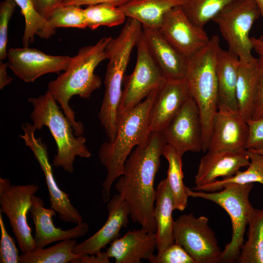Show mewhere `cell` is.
<instances>
[{
	"instance_id": "cell-47",
	"label": "cell",
	"mask_w": 263,
	"mask_h": 263,
	"mask_svg": "<svg viewBox=\"0 0 263 263\" xmlns=\"http://www.w3.org/2000/svg\"><path fill=\"white\" fill-rule=\"evenodd\" d=\"M258 38L263 41V34Z\"/></svg>"
},
{
	"instance_id": "cell-26",
	"label": "cell",
	"mask_w": 263,
	"mask_h": 263,
	"mask_svg": "<svg viewBox=\"0 0 263 263\" xmlns=\"http://www.w3.org/2000/svg\"><path fill=\"white\" fill-rule=\"evenodd\" d=\"M259 83L258 59L241 63L238 68L236 97L238 113L245 120L251 118L257 98Z\"/></svg>"
},
{
	"instance_id": "cell-5",
	"label": "cell",
	"mask_w": 263,
	"mask_h": 263,
	"mask_svg": "<svg viewBox=\"0 0 263 263\" xmlns=\"http://www.w3.org/2000/svg\"><path fill=\"white\" fill-rule=\"evenodd\" d=\"M28 101L33 106L30 118L33 127L37 130L47 127L56 142L57 152L53 166L73 172L76 156L89 158L91 156L85 145L86 139L82 135H74L70 121L48 90L38 97L29 98Z\"/></svg>"
},
{
	"instance_id": "cell-3",
	"label": "cell",
	"mask_w": 263,
	"mask_h": 263,
	"mask_svg": "<svg viewBox=\"0 0 263 263\" xmlns=\"http://www.w3.org/2000/svg\"><path fill=\"white\" fill-rule=\"evenodd\" d=\"M109 38L103 37L94 44L80 48L72 57L67 69L48 83V90L60 105L76 136L83 134L84 127L81 122L76 121L75 113L69 102L75 95L89 98L94 91L100 88L101 80L94 74V70L107 59L105 47Z\"/></svg>"
},
{
	"instance_id": "cell-11",
	"label": "cell",
	"mask_w": 263,
	"mask_h": 263,
	"mask_svg": "<svg viewBox=\"0 0 263 263\" xmlns=\"http://www.w3.org/2000/svg\"><path fill=\"white\" fill-rule=\"evenodd\" d=\"M136 47L134 69L131 75L124 76L119 115L142 102L167 79L150 55L143 34Z\"/></svg>"
},
{
	"instance_id": "cell-24",
	"label": "cell",
	"mask_w": 263,
	"mask_h": 263,
	"mask_svg": "<svg viewBox=\"0 0 263 263\" xmlns=\"http://www.w3.org/2000/svg\"><path fill=\"white\" fill-rule=\"evenodd\" d=\"M240 60L229 50L221 48L217 64L218 108L238 112L236 90Z\"/></svg>"
},
{
	"instance_id": "cell-14",
	"label": "cell",
	"mask_w": 263,
	"mask_h": 263,
	"mask_svg": "<svg viewBox=\"0 0 263 263\" xmlns=\"http://www.w3.org/2000/svg\"><path fill=\"white\" fill-rule=\"evenodd\" d=\"M8 67L20 80L33 82L49 73L59 74L68 68L72 57L51 56L28 47L10 48L7 52Z\"/></svg>"
},
{
	"instance_id": "cell-40",
	"label": "cell",
	"mask_w": 263,
	"mask_h": 263,
	"mask_svg": "<svg viewBox=\"0 0 263 263\" xmlns=\"http://www.w3.org/2000/svg\"><path fill=\"white\" fill-rule=\"evenodd\" d=\"M65 0H32L38 13L48 20L52 12L63 4Z\"/></svg>"
},
{
	"instance_id": "cell-8",
	"label": "cell",
	"mask_w": 263,
	"mask_h": 263,
	"mask_svg": "<svg viewBox=\"0 0 263 263\" xmlns=\"http://www.w3.org/2000/svg\"><path fill=\"white\" fill-rule=\"evenodd\" d=\"M261 16L254 0H237L227 5L212 20L219 27L228 50L241 63L256 58L252 55L253 45L249 37L254 22Z\"/></svg>"
},
{
	"instance_id": "cell-15",
	"label": "cell",
	"mask_w": 263,
	"mask_h": 263,
	"mask_svg": "<svg viewBox=\"0 0 263 263\" xmlns=\"http://www.w3.org/2000/svg\"><path fill=\"white\" fill-rule=\"evenodd\" d=\"M159 30L188 58L204 48L210 40L204 28L190 21L181 6L173 8L167 14Z\"/></svg>"
},
{
	"instance_id": "cell-16",
	"label": "cell",
	"mask_w": 263,
	"mask_h": 263,
	"mask_svg": "<svg viewBox=\"0 0 263 263\" xmlns=\"http://www.w3.org/2000/svg\"><path fill=\"white\" fill-rule=\"evenodd\" d=\"M191 97L186 78L167 79L157 89L150 109V132L162 131Z\"/></svg>"
},
{
	"instance_id": "cell-31",
	"label": "cell",
	"mask_w": 263,
	"mask_h": 263,
	"mask_svg": "<svg viewBox=\"0 0 263 263\" xmlns=\"http://www.w3.org/2000/svg\"><path fill=\"white\" fill-rule=\"evenodd\" d=\"M250 163L246 170H239L234 175L216 180L214 182L199 187L192 188L193 190H201L206 192H215L222 190L223 185L227 183L246 184L259 183L263 185V155L247 150Z\"/></svg>"
},
{
	"instance_id": "cell-37",
	"label": "cell",
	"mask_w": 263,
	"mask_h": 263,
	"mask_svg": "<svg viewBox=\"0 0 263 263\" xmlns=\"http://www.w3.org/2000/svg\"><path fill=\"white\" fill-rule=\"evenodd\" d=\"M0 228L1 238L0 241V263H19V251L14 239L9 235L3 222L1 213L0 212Z\"/></svg>"
},
{
	"instance_id": "cell-18",
	"label": "cell",
	"mask_w": 263,
	"mask_h": 263,
	"mask_svg": "<svg viewBox=\"0 0 263 263\" xmlns=\"http://www.w3.org/2000/svg\"><path fill=\"white\" fill-rule=\"evenodd\" d=\"M107 208L108 217L105 224L92 236L77 244L73 250L74 253L81 256L99 253L107 244L118 238L121 228L127 226L130 209L118 193L109 201Z\"/></svg>"
},
{
	"instance_id": "cell-28",
	"label": "cell",
	"mask_w": 263,
	"mask_h": 263,
	"mask_svg": "<svg viewBox=\"0 0 263 263\" xmlns=\"http://www.w3.org/2000/svg\"><path fill=\"white\" fill-rule=\"evenodd\" d=\"M248 225L247 239L241 247L237 262L263 263V209H255Z\"/></svg>"
},
{
	"instance_id": "cell-10",
	"label": "cell",
	"mask_w": 263,
	"mask_h": 263,
	"mask_svg": "<svg viewBox=\"0 0 263 263\" xmlns=\"http://www.w3.org/2000/svg\"><path fill=\"white\" fill-rule=\"evenodd\" d=\"M175 243L181 246L196 263L220 262L222 251L214 232L204 216L183 214L174 222Z\"/></svg>"
},
{
	"instance_id": "cell-23",
	"label": "cell",
	"mask_w": 263,
	"mask_h": 263,
	"mask_svg": "<svg viewBox=\"0 0 263 263\" xmlns=\"http://www.w3.org/2000/svg\"><path fill=\"white\" fill-rule=\"evenodd\" d=\"M173 200L167 178L158 184L155 194L154 217L156 225V249L161 253L175 243L172 213Z\"/></svg>"
},
{
	"instance_id": "cell-41",
	"label": "cell",
	"mask_w": 263,
	"mask_h": 263,
	"mask_svg": "<svg viewBox=\"0 0 263 263\" xmlns=\"http://www.w3.org/2000/svg\"><path fill=\"white\" fill-rule=\"evenodd\" d=\"M130 0H65L62 5H75L77 6L90 5L98 4H108L120 7Z\"/></svg>"
},
{
	"instance_id": "cell-19",
	"label": "cell",
	"mask_w": 263,
	"mask_h": 263,
	"mask_svg": "<svg viewBox=\"0 0 263 263\" xmlns=\"http://www.w3.org/2000/svg\"><path fill=\"white\" fill-rule=\"evenodd\" d=\"M250 163L245 149L235 150L207 151L200 160L195 176V187L211 184L219 177H231Z\"/></svg>"
},
{
	"instance_id": "cell-39",
	"label": "cell",
	"mask_w": 263,
	"mask_h": 263,
	"mask_svg": "<svg viewBox=\"0 0 263 263\" xmlns=\"http://www.w3.org/2000/svg\"><path fill=\"white\" fill-rule=\"evenodd\" d=\"M258 59L259 83L256 103L251 119H263V56Z\"/></svg>"
},
{
	"instance_id": "cell-46",
	"label": "cell",
	"mask_w": 263,
	"mask_h": 263,
	"mask_svg": "<svg viewBox=\"0 0 263 263\" xmlns=\"http://www.w3.org/2000/svg\"><path fill=\"white\" fill-rule=\"evenodd\" d=\"M252 150L253 151H255L256 152H257L263 155V148L261 149H259V150Z\"/></svg>"
},
{
	"instance_id": "cell-4",
	"label": "cell",
	"mask_w": 263,
	"mask_h": 263,
	"mask_svg": "<svg viewBox=\"0 0 263 263\" xmlns=\"http://www.w3.org/2000/svg\"><path fill=\"white\" fill-rule=\"evenodd\" d=\"M157 89L143 101L120 113L114 140L104 142L99 149V160L107 170L102 184L104 202L110 200L112 186L122 174L124 164L132 149L145 143L150 136V112Z\"/></svg>"
},
{
	"instance_id": "cell-21",
	"label": "cell",
	"mask_w": 263,
	"mask_h": 263,
	"mask_svg": "<svg viewBox=\"0 0 263 263\" xmlns=\"http://www.w3.org/2000/svg\"><path fill=\"white\" fill-rule=\"evenodd\" d=\"M142 26L143 35L149 51L166 78L185 79L188 58L172 45L159 29Z\"/></svg>"
},
{
	"instance_id": "cell-33",
	"label": "cell",
	"mask_w": 263,
	"mask_h": 263,
	"mask_svg": "<svg viewBox=\"0 0 263 263\" xmlns=\"http://www.w3.org/2000/svg\"><path fill=\"white\" fill-rule=\"evenodd\" d=\"M84 13L87 27L91 30L101 26H118L124 23L126 18L118 7L108 4L88 5L84 9Z\"/></svg>"
},
{
	"instance_id": "cell-25",
	"label": "cell",
	"mask_w": 263,
	"mask_h": 263,
	"mask_svg": "<svg viewBox=\"0 0 263 263\" xmlns=\"http://www.w3.org/2000/svg\"><path fill=\"white\" fill-rule=\"evenodd\" d=\"M186 0H130L118 7L127 18L139 21L143 26L159 29L165 16Z\"/></svg>"
},
{
	"instance_id": "cell-17",
	"label": "cell",
	"mask_w": 263,
	"mask_h": 263,
	"mask_svg": "<svg viewBox=\"0 0 263 263\" xmlns=\"http://www.w3.org/2000/svg\"><path fill=\"white\" fill-rule=\"evenodd\" d=\"M248 136L246 121L238 112L218 108L213 119L207 151L245 149Z\"/></svg>"
},
{
	"instance_id": "cell-29",
	"label": "cell",
	"mask_w": 263,
	"mask_h": 263,
	"mask_svg": "<svg viewBox=\"0 0 263 263\" xmlns=\"http://www.w3.org/2000/svg\"><path fill=\"white\" fill-rule=\"evenodd\" d=\"M20 9L25 20V28L22 38L23 47H29L35 40V36L48 39L54 35L56 30L48 21L36 11L32 0H15Z\"/></svg>"
},
{
	"instance_id": "cell-45",
	"label": "cell",
	"mask_w": 263,
	"mask_h": 263,
	"mask_svg": "<svg viewBox=\"0 0 263 263\" xmlns=\"http://www.w3.org/2000/svg\"><path fill=\"white\" fill-rule=\"evenodd\" d=\"M254 0L257 3L260 9L261 17L263 19V0Z\"/></svg>"
},
{
	"instance_id": "cell-2",
	"label": "cell",
	"mask_w": 263,
	"mask_h": 263,
	"mask_svg": "<svg viewBox=\"0 0 263 263\" xmlns=\"http://www.w3.org/2000/svg\"><path fill=\"white\" fill-rule=\"evenodd\" d=\"M143 34L142 24L128 18L119 35L109 37L105 47L109 60L104 80L105 91L98 117L109 140L117 133L122 97V85L132 51Z\"/></svg>"
},
{
	"instance_id": "cell-7",
	"label": "cell",
	"mask_w": 263,
	"mask_h": 263,
	"mask_svg": "<svg viewBox=\"0 0 263 263\" xmlns=\"http://www.w3.org/2000/svg\"><path fill=\"white\" fill-rule=\"evenodd\" d=\"M253 188V183H233L224 184L222 190L215 192L192 190L188 188L187 192L189 197L201 198L215 203L223 208L230 218L231 239L222 251L220 262H237L244 242L246 227L255 210L249 200V194Z\"/></svg>"
},
{
	"instance_id": "cell-12",
	"label": "cell",
	"mask_w": 263,
	"mask_h": 263,
	"mask_svg": "<svg viewBox=\"0 0 263 263\" xmlns=\"http://www.w3.org/2000/svg\"><path fill=\"white\" fill-rule=\"evenodd\" d=\"M23 134L19 136L33 153L42 169L49 194L51 207L58 214L60 219L67 223L78 224L83 217L70 201L69 196L62 190L56 182L49 162L48 148L41 137L37 138L36 130L32 124L26 122L22 125Z\"/></svg>"
},
{
	"instance_id": "cell-44",
	"label": "cell",
	"mask_w": 263,
	"mask_h": 263,
	"mask_svg": "<svg viewBox=\"0 0 263 263\" xmlns=\"http://www.w3.org/2000/svg\"><path fill=\"white\" fill-rule=\"evenodd\" d=\"M253 49L260 56H263V41L258 38L251 37Z\"/></svg>"
},
{
	"instance_id": "cell-42",
	"label": "cell",
	"mask_w": 263,
	"mask_h": 263,
	"mask_svg": "<svg viewBox=\"0 0 263 263\" xmlns=\"http://www.w3.org/2000/svg\"><path fill=\"white\" fill-rule=\"evenodd\" d=\"M72 263H109V258L106 252L100 251L96 254L79 256Z\"/></svg>"
},
{
	"instance_id": "cell-20",
	"label": "cell",
	"mask_w": 263,
	"mask_h": 263,
	"mask_svg": "<svg viewBox=\"0 0 263 263\" xmlns=\"http://www.w3.org/2000/svg\"><path fill=\"white\" fill-rule=\"evenodd\" d=\"M30 212L35 227L36 249L43 248L56 242L78 239L86 235L89 230V225L83 221L70 229L56 227L52 218L56 212L51 208L45 207L42 200L35 195Z\"/></svg>"
},
{
	"instance_id": "cell-36",
	"label": "cell",
	"mask_w": 263,
	"mask_h": 263,
	"mask_svg": "<svg viewBox=\"0 0 263 263\" xmlns=\"http://www.w3.org/2000/svg\"><path fill=\"white\" fill-rule=\"evenodd\" d=\"M148 261L150 263H196L181 246L175 243L162 252L153 254Z\"/></svg>"
},
{
	"instance_id": "cell-22",
	"label": "cell",
	"mask_w": 263,
	"mask_h": 263,
	"mask_svg": "<svg viewBox=\"0 0 263 263\" xmlns=\"http://www.w3.org/2000/svg\"><path fill=\"white\" fill-rule=\"evenodd\" d=\"M156 247V234L141 228L128 231L110 243L106 252L115 263H140L153 255Z\"/></svg>"
},
{
	"instance_id": "cell-13",
	"label": "cell",
	"mask_w": 263,
	"mask_h": 263,
	"mask_svg": "<svg viewBox=\"0 0 263 263\" xmlns=\"http://www.w3.org/2000/svg\"><path fill=\"white\" fill-rule=\"evenodd\" d=\"M167 144L182 156L203 150V129L199 108L192 97L162 131Z\"/></svg>"
},
{
	"instance_id": "cell-43",
	"label": "cell",
	"mask_w": 263,
	"mask_h": 263,
	"mask_svg": "<svg viewBox=\"0 0 263 263\" xmlns=\"http://www.w3.org/2000/svg\"><path fill=\"white\" fill-rule=\"evenodd\" d=\"M8 62L4 63L0 61V89H2L5 86L9 85L13 80V78L9 76L7 74Z\"/></svg>"
},
{
	"instance_id": "cell-38",
	"label": "cell",
	"mask_w": 263,
	"mask_h": 263,
	"mask_svg": "<svg viewBox=\"0 0 263 263\" xmlns=\"http://www.w3.org/2000/svg\"><path fill=\"white\" fill-rule=\"evenodd\" d=\"M248 136L245 149L257 150L263 148V119H250L246 121Z\"/></svg>"
},
{
	"instance_id": "cell-9",
	"label": "cell",
	"mask_w": 263,
	"mask_h": 263,
	"mask_svg": "<svg viewBox=\"0 0 263 263\" xmlns=\"http://www.w3.org/2000/svg\"><path fill=\"white\" fill-rule=\"evenodd\" d=\"M38 189L35 183L12 185L8 179L0 178V212L8 218L22 253L36 249L27 215L32 206V197Z\"/></svg>"
},
{
	"instance_id": "cell-30",
	"label": "cell",
	"mask_w": 263,
	"mask_h": 263,
	"mask_svg": "<svg viewBox=\"0 0 263 263\" xmlns=\"http://www.w3.org/2000/svg\"><path fill=\"white\" fill-rule=\"evenodd\" d=\"M77 244L75 239L62 241L47 248H36L19 256V263H67L79 256L73 250Z\"/></svg>"
},
{
	"instance_id": "cell-27",
	"label": "cell",
	"mask_w": 263,
	"mask_h": 263,
	"mask_svg": "<svg viewBox=\"0 0 263 263\" xmlns=\"http://www.w3.org/2000/svg\"><path fill=\"white\" fill-rule=\"evenodd\" d=\"M162 155L168 162L166 178L172 193L174 210L183 211L187 207L189 196L187 192L188 188L185 186L183 182L182 156L168 144L163 150Z\"/></svg>"
},
{
	"instance_id": "cell-35",
	"label": "cell",
	"mask_w": 263,
	"mask_h": 263,
	"mask_svg": "<svg viewBox=\"0 0 263 263\" xmlns=\"http://www.w3.org/2000/svg\"><path fill=\"white\" fill-rule=\"evenodd\" d=\"M15 0H4L0 4V59L7 56L6 47L8 41V27L9 20L15 10Z\"/></svg>"
},
{
	"instance_id": "cell-34",
	"label": "cell",
	"mask_w": 263,
	"mask_h": 263,
	"mask_svg": "<svg viewBox=\"0 0 263 263\" xmlns=\"http://www.w3.org/2000/svg\"><path fill=\"white\" fill-rule=\"evenodd\" d=\"M54 29L59 27L87 28L84 9L75 5H65L56 8L48 19Z\"/></svg>"
},
{
	"instance_id": "cell-32",
	"label": "cell",
	"mask_w": 263,
	"mask_h": 263,
	"mask_svg": "<svg viewBox=\"0 0 263 263\" xmlns=\"http://www.w3.org/2000/svg\"><path fill=\"white\" fill-rule=\"evenodd\" d=\"M237 0H186L181 6L190 21L197 27L204 25L224 8Z\"/></svg>"
},
{
	"instance_id": "cell-1",
	"label": "cell",
	"mask_w": 263,
	"mask_h": 263,
	"mask_svg": "<svg viewBox=\"0 0 263 263\" xmlns=\"http://www.w3.org/2000/svg\"><path fill=\"white\" fill-rule=\"evenodd\" d=\"M166 144L162 131L151 132L148 140L131 153L114 186L128 205L132 221L152 233H156L157 229L154 183Z\"/></svg>"
},
{
	"instance_id": "cell-6",
	"label": "cell",
	"mask_w": 263,
	"mask_h": 263,
	"mask_svg": "<svg viewBox=\"0 0 263 263\" xmlns=\"http://www.w3.org/2000/svg\"><path fill=\"white\" fill-rule=\"evenodd\" d=\"M220 49L219 38L214 36L204 48L188 58L186 79L201 115L204 152L207 150L213 119L218 109L216 69Z\"/></svg>"
}]
</instances>
